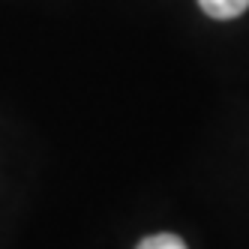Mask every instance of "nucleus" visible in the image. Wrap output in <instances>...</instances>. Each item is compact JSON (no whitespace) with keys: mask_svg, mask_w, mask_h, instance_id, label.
Listing matches in <instances>:
<instances>
[{"mask_svg":"<svg viewBox=\"0 0 249 249\" xmlns=\"http://www.w3.org/2000/svg\"><path fill=\"white\" fill-rule=\"evenodd\" d=\"M198 6L204 15L216 21H228V18H240L249 9V0H198Z\"/></svg>","mask_w":249,"mask_h":249,"instance_id":"obj_1","label":"nucleus"},{"mask_svg":"<svg viewBox=\"0 0 249 249\" xmlns=\"http://www.w3.org/2000/svg\"><path fill=\"white\" fill-rule=\"evenodd\" d=\"M135 249H189L177 234H168V231H162V234H150V237H144Z\"/></svg>","mask_w":249,"mask_h":249,"instance_id":"obj_2","label":"nucleus"}]
</instances>
